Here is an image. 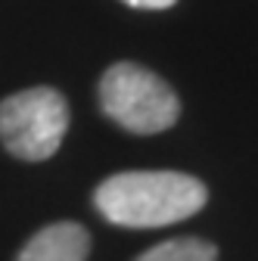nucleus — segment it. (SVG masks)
<instances>
[{
  "label": "nucleus",
  "instance_id": "39448f33",
  "mask_svg": "<svg viewBox=\"0 0 258 261\" xmlns=\"http://www.w3.org/2000/svg\"><path fill=\"white\" fill-rule=\"evenodd\" d=\"M134 261H218V249L199 237H177L146 249Z\"/></svg>",
  "mask_w": 258,
  "mask_h": 261
},
{
  "label": "nucleus",
  "instance_id": "20e7f679",
  "mask_svg": "<svg viewBox=\"0 0 258 261\" xmlns=\"http://www.w3.org/2000/svg\"><path fill=\"white\" fill-rule=\"evenodd\" d=\"M90 233L75 221H59L31 237L16 261H87Z\"/></svg>",
  "mask_w": 258,
  "mask_h": 261
},
{
  "label": "nucleus",
  "instance_id": "7ed1b4c3",
  "mask_svg": "<svg viewBox=\"0 0 258 261\" xmlns=\"http://www.w3.org/2000/svg\"><path fill=\"white\" fill-rule=\"evenodd\" d=\"M69 130V103L53 87H28L0 103V140L25 162L50 159Z\"/></svg>",
  "mask_w": 258,
  "mask_h": 261
},
{
  "label": "nucleus",
  "instance_id": "f257e3e1",
  "mask_svg": "<svg viewBox=\"0 0 258 261\" xmlns=\"http://www.w3.org/2000/svg\"><path fill=\"white\" fill-rule=\"evenodd\" d=\"M205 199V184L184 171H121L93 193V205L106 221L134 230L177 224L196 215Z\"/></svg>",
  "mask_w": 258,
  "mask_h": 261
},
{
  "label": "nucleus",
  "instance_id": "423d86ee",
  "mask_svg": "<svg viewBox=\"0 0 258 261\" xmlns=\"http://www.w3.org/2000/svg\"><path fill=\"white\" fill-rule=\"evenodd\" d=\"M127 7H134V10H168L174 7L177 0H124Z\"/></svg>",
  "mask_w": 258,
  "mask_h": 261
},
{
  "label": "nucleus",
  "instance_id": "f03ea898",
  "mask_svg": "<svg viewBox=\"0 0 258 261\" xmlns=\"http://www.w3.org/2000/svg\"><path fill=\"white\" fill-rule=\"evenodd\" d=\"M103 112L131 134H162L180 115L177 93L137 62H115L100 78Z\"/></svg>",
  "mask_w": 258,
  "mask_h": 261
}]
</instances>
